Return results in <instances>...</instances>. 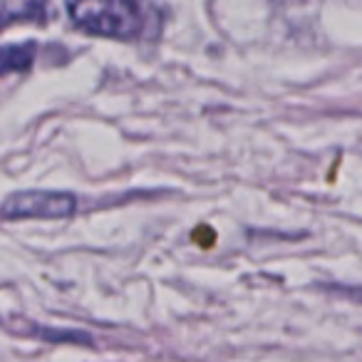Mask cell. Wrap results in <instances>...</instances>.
Returning <instances> with one entry per match:
<instances>
[{"instance_id": "cell-1", "label": "cell", "mask_w": 362, "mask_h": 362, "mask_svg": "<svg viewBox=\"0 0 362 362\" xmlns=\"http://www.w3.org/2000/svg\"><path fill=\"white\" fill-rule=\"evenodd\" d=\"M72 23L90 35L136 37L144 30V11L136 3L102 0V3H72L67 8Z\"/></svg>"}, {"instance_id": "cell-2", "label": "cell", "mask_w": 362, "mask_h": 362, "mask_svg": "<svg viewBox=\"0 0 362 362\" xmlns=\"http://www.w3.org/2000/svg\"><path fill=\"white\" fill-rule=\"evenodd\" d=\"M77 209V202L72 194L65 192H21L13 194L3 206V218H67Z\"/></svg>"}, {"instance_id": "cell-3", "label": "cell", "mask_w": 362, "mask_h": 362, "mask_svg": "<svg viewBox=\"0 0 362 362\" xmlns=\"http://www.w3.org/2000/svg\"><path fill=\"white\" fill-rule=\"evenodd\" d=\"M35 60V42H16V45H0V75L23 72Z\"/></svg>"}, {"instance_id": "cell-4", "label": "cell", "mask_w": 362, "mask_h": 362, "mask_svg": "<svg viewBox=\"0 0 362 362\" xmlns=\"http://www.w3.org/2000/svg\"><path fill=\"white\" fill-rule=\"evenodd\" d=\"M40 11H42L40 6H11V3H0V28H6L8 23L21 21V18Z\"/></svg>"}]
</instances>
